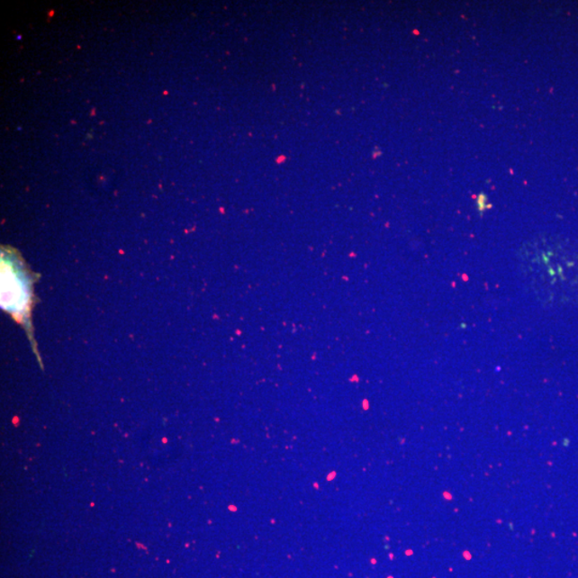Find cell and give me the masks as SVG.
I'll return each instance as SVG.
<instances>
[{
  "label": "cell",
  "instance_id": "cell-2",
  "mask_svg": "<svg viewBox=\"0 0 578 578\" xmlns=\"http://www.w3.org/2000/svg\"><path fill=\"white\" fill-rule=\"evenodd\" d=\"M0 262H2L0 264L2 265V308L24 328L28 339L32 342L33 353L43 367L32 326L35 277L32 276V272L27 268L20 253L16 252L14 248L2 247Z\"/></svg>",
  "mask_w": 578,
  "mask_h": 578
},
{
  "label": "cell",
  "instance_id": "cell-1",
  "mask_svg": "<svg viewBox=\"0 0 578 578\" xmlns=\"http://www.w3.org/2000/svg\"><path fill=\"white\" fill-rule=\"evenodd\" d=\"M521 271L537 297L578 304V248L532 245L521 254Z\"/></svg>",
  "mask_w": 578,
  "mask_h": 578
}]
</instances>
